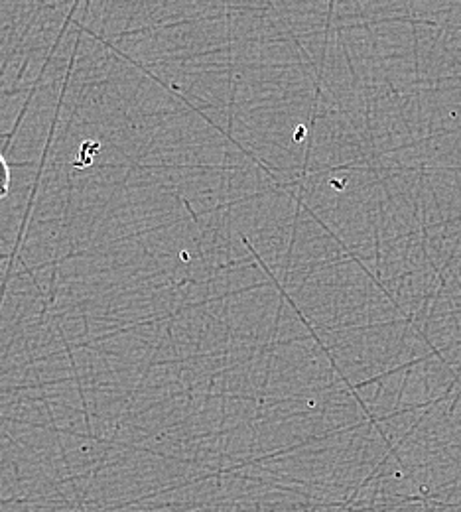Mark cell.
I'll use <instances>...</instances> for the list:
<instances>
[{
    "label": "cell",
    "instance_id": "obj_1",
    "mask_svg": "<svg viewBox=\"0 0 461 512\" xmlns=\"http://www.w3.org/2000/svg\"><path fill=\"white\" fill-rule=\"evenodd\" d=\"M8 188H10V168H8L6 160H4V156L0 154V199L6 197Z\"/></svg>",
    "mask_w": 461,
    "mask_h": 512
}]
</instances>
